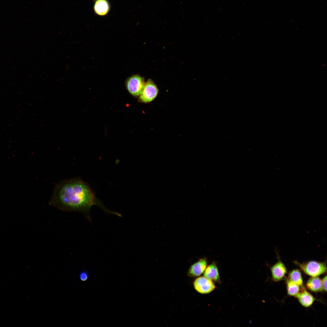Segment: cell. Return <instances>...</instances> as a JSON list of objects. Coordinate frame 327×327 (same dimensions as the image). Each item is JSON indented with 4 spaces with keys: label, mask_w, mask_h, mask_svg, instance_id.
Masks as SVG:
<instances>
[{
    "label": "cell",
    "mask_w": 327,
    "mask_h": 327,
    "mask_svg": "<svg viewBox=\"0 0 327 327\" xmlns=\"http://www.w3.org/2000/svg\"><path fill=\"white\" fill-rule=\"evenodd\" d=\"M49 204L65 211L81 213L90 221V209L94 205H97L108 213L117 214L106 208L96 198L88 184L78 177L57 183Z\"/></svg>",
    "instance_id": "6da1fadb"
},
{
    "label": "cell",
    "mask_w": 327,
    "mask_h": 327,
    "mask_svg": "<svg viewBox=\"0 0 327 327\" xmlns=\"http://www.w3.org/2000/svg\"><path fill=\"white\" fill-rule=\"evenodd\" d=\"M294 263L306 274L311 277L319 276L326 271V262L311 260L300 263L295 261Z\"/></svg>",
    "instance_id": "7a4b0ae2"
},
{
    "label": "cell",
    "mask_w": 327,
    "mask_h": 327,
    "mask_svg": "<svg viewBox=\"0 0 327 327\" xmlns=\"http://www.w3.org/2000/svg\"><path fill=\"white\" fill-rule=\"evenodd\" d=\"M145 83L143 78L139 75L135 74L127 79L126 85L127 89L132 95L138 97L141 94Z\"/></svg>",
    "instance_id": "3957f363"
},
{
    "label": "cell",
    "mask_w": 327,
    "mask_h": 327,
    "mask_svg": "<svg viewBox=\"0 0 327 327\" xmlns=\"http://www.w3.org/2000/svg\"><path fill=\"white\" fill-rule=\"evenodd\" d=\"M158 89L151 79H148L145 83L144 89L139 96V100L140 102L148 103L153 101L157 96Z\"/></svg>",
    "instance_id": "277c9868"
},
{
    "label": "cell",
    "mask_w": 327,
    "mask_h": 327,
    "mask_svg": "<svg viewBox=\"0 0 327 327\" xmlns=\"http://www.w3.org/2000/svg\"><path fill=\"white\" fill-rule=\"evenodd\" d=\"M193 285L195 290L198 292L202 294L209 293L215 288L212 281L204 276L197 278L194 281Z\"/></svg>",
    "instance_id": "5b68a950"
},
{
    "label": "cell",
    "mask_w": 327,
    "mask_h": 327,
    "mask_svg": "<svg viewBox=\"0 0 327 327\" xmlns=\"http://www.w3.org/2000/svg\"><path fill=\"white\" fill-rule=\"evenodd\" d=\"M278 261L270 268L272 279L273 281L279 282L282 280L287 272V268L277 254Z\"/></svg>",
    "instance_id": "8992f818"
},
{
    "label": "cell",
    "mask_w": 327,
    "mask_h": 327,
    "mask_svg": "<svg viewBox=\"0 0 327 327\" xmlns=\"http://www.w3.org/2000/svg\"><path fill=\"white\" fill-rule=\"evenodd\" d=\"M295 297L297 299L301 305L306 308L310 307L316 300L304 287L302 288L300 291Z\"/></svg>",
    "instance_id": "52a82bcc"
},
{
    "label": "cell",
    "mask_w": 327,
    "mask_h": 327,
    "mask_svg": "<svg viewBox=\"0 0 327 327\" xmlns=\"http://www.w3.org/2000/svg\"><path fill=\"white\" fill-rule=\"evenodd\" d=\"M207 266L206 258H203L200 259L190 267L188 272V276L191 277L200 276L204 272Z\"/></svg>",
    "instance_id": "ba28073f"
},
{
    "label": "cell",
    "mask_w": 327,
    "mask_h": 327,
    "mask_svg": "<svg viewBox=\"0 0 327 327\" xmlns=\"http://www.w3.org/2000/svg\"><path fill=\"white\" fill-rule=\"evenodd\" d=\"M204 272V276L205 277L215 282L220 281V277L218 270L214 262L206 267Z\"/></svg>",
    "instance_id": "9c48e42d"
},
{
    "label": "cell",
    "mask_w": 327,
    "mask_h": 327,
    "mask_svg": "<svg viewBox=\"0 0 327 327\" xmlns=\"http://www.w3.org/2000/svg\"><path fill=\"white\" fill-rule=\"evenodd\" d=\"M110 8V5L107 0H96L94 7L95 13L102 16L107 15L109 11Z\"/></svg>",
    "instance_id": "30bf717a"
},
{
    "label": "cell",
    "mask_w": 327,
    "mask_h": 327,
    "mask_svg": "<svg viewBox=\"0 0 327 327\" xmlns=\"http://www.w3.org/2000/svg\"><path fill=\"white\" fill-rule=\"evenodd\" d=\"M307 288L312 292H315L323 291L322 284V279L318 276L311 277L307 281Z\"/></svg>",
    "instance_id": "8fae6325"
},
{
    "label": "cell",
    "mask_w": 327,
    "mask_h": 327,
    "mask_svg": "<svg viewBox=\"0 0 327 327\" xmlns=\"http://www.w3.org/2000/svg\"><path fill=\"white\" fill-rule=\"evenodd\" d=\"M286 282L288 295L295 297L300 291L301 287L292 282L288 278L286 279Z\"/></svg>",
    "instance_id": "7c38bea8"
},
{
    "label": "cell",
    "mask_w": 327,
    "mask_h": 327,
    "mask_svg": "<svg viewBox=\"0 0 327 327\" xmlns=\"http://www.w3.org/2000/svg\"><path fill=\"white\" fill-rule=\"evenodd\" d=\"M288 278L297 284L301 288L304 287L303 283L301 273L297 269H293L289 273Z\"/></svg>",
    "instance_id": "4fadbf2b"
},
{
    "label": "cell",
    "mask_w": 327,
    "mask_h": 327,
    "mask_svg": "<svg viewBox=\"0 0 327 327\" xmlns=\"http://www.w3.org/2000/svg\"><path fill=\"white\" fill-rule=\"evenodd\" d=\"M322 284L323 291L326 292L327 291V275L322 279Z\"/></svg>",
    "instance_id": "5bb4252c"
},
{
    "label": "cell",
    "mask_w": 327,
    "mask_h": 327,
    "mask_svg": "<svg viewBox=\"0 0 327 327\" xmlns=\"http://www.w3.org/2000/svg\"><path fill=\"white\" fill-rule=\"evenodd\" d=\"M80 278L82 281L86 280L88 278V275L87 273L85 272H82L80 275Z\"/></svg>",
    "instance_id": "9a60e30c"
},
{
    "label": "cell",
    "mask_w": 327,
    "mask_h": 327,
    "mask_svg": "<svg viewBox=\"0 0 327 327\" xmlns=\"http://www.w3.org/2000/svg\"></svg>",
    "instance_id": "2e32d148"
}]
</instances>
